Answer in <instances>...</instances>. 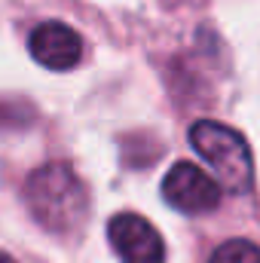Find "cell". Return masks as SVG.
<instances>
[{
  "label": "cell",
  "instance_id": "obj_5",
  "mask_svg": "<svg viewBox=\"0 0 260 263\" xmlns=\"http://www.w3.org/2000/svg\"><path fill=\"white\" fill-rule=\"evenodd\" d=\"M28 49H31L34 62H40L49 70H70L83 59V40L65 22L37 25L28 37Z\"/></svg>",
  "mask_w": 260,
  "mask_h": 263
},
{
  "label": "cell",
  "instance_id": "obj_2",
  "mask_svg": "<svg viewBox=\"0 0 260 263\" xmlns=\"http://www.w3.org/2000/svg\"><path fill=\"white\" fill-rule=\"evenodd\" d=\"M190 147L214 168V181L220 190L242 196L254 184V162L248 141L236 129L211 120H199L190 126Z\"/></svg>",
  "mask_w": 260,
  "mask_h": 263
},
{
  "label": "cell",
  "instance_id": "obj_7",
  "mask_svg": "<svg viewBox=\"0 0 260 263\" xmlns=\"http://www.w3.org/2000/svg\"><path fill=\"white\" fill-rule=\"evenodd\" d=\"M0 263H15V260H12L9 254H3V251H0Z\"/></svg>",
  "mask_w": 260,
  "mask_h": 263
},
{
  "label": "cell",
  "instance_id": "obj_3",
  "mask_svg": "<svg viewBox=\"0 0 260 263\" xmlns=\"http://www.w3.org/2000/svg\"><path fill=\"white\" fill-rule=\"evenodd\" d=\"M220 184L202 172L193 162H175L169 168V175L162 178V196L172 208L184 211V214H205L214 211L220 202Z\"/></svg>",
  "mask_w": 260,
  "mask_h": 263
},
{
  "label": "cell",
  "instance_id": "obj_6",
  "mask_svg": "<svg viewBox=\"0 0 260 263\" xmlns=\"http://www.w3.org/2000/svg\"><path fill=\"white\" fill-rule=\"evenodd\" d=\"M211 263H260V248L248 239H230L214 248Z\"/></svg>",
  "mask_w": 260,
  "mask_h": 263
},
{
  "label": "cell",
  "instance_id": "obj_4",
  "mask_svg": "<svg viewBox=\"0 0 260 263\" xmlns=\"http://www.w3.org/2000/svg\"><path fill=\"white\" fill-rule=\"evenodd\" d=\"M114 251L126 263H165V242L159 230L135 211H123L107 223Z\"/></svg>",
  "mask_w": 260,
  "mask_h": 263
},
{
  "label": "cell",
  "instance_id": "obj_1",
  "mask_svg": "<svg viewBox=\"0 0 260 263\" xmlns=\"http://www.w3.org/2000/svg\"><path fill=\"white\" fill-rule=\"evenodd\" d=\"M25 199L40 227L52 233H73L89 214V193L67 162L40 165L25 187Z\"/></svg>",
  "mask_w": 260,
  "mask_h": 263
}]
</instances>
